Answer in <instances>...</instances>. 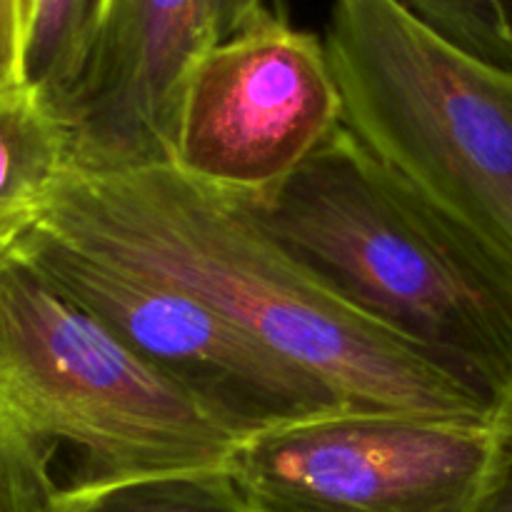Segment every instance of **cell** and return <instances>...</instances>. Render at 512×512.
I'll list each match as a JSON object with an SVG mask.
<instances>
[{
    "instance_id": "cell-2",
    "label": "cell",
    "mask_w": 512,
    "mask_h": 512,
    "mask_svg": "<svg viewBox=\"0 0 512 512\" xmlns=\"http://www.w3.org/2000/svg\"><path fill=\"white\" fill-rule=\"evenodd\" d=\"M238 198L330 293L500 410L512 393V273L358 135L340 125L288 180Z\"/></svg>"
},
{
    "instance_id": "cell-13",
    "label": "cell",
    "mask_w": 512,
    "mask_h": 512,
    "mask_svg": "<svg viewBox=\"0 0 512 512\" xmlns=\"http://www.w3.org/2000/svg\"><path fill=\"white\" fill-rule=\"evenodd\" d=\"M473 512H512V393L493 420V453Z\"/></svg>"
},
{
    "instance_id": "cell-6",
    "label": "cell",
    "mask_w": 512,
    "mask_h": 512,
    "mask_svg": "<svg viewBox=\"0 0 512 512\" xmlns=\"http://www.w3.org/2000/svg\"><path fill=\"white\" fill-rule=\"evenodd\" d=\"M493 423L345 413L235 445L228 473L253 512H473Z\"/></svg>"
},
{
    "instance_id": "cell-7",
    "label": "cell",
    "mask_w": 512,
    "mask_h": 512,
    "mask_svg": "<svg viewBox=\"0 0 512 512\" xmlns=\"http://www.w3.org/2000/svg\"><path fill=\"white\" fill-rule=\"evenodd\" d=\"M340 125L343 98L325 40L263 5L195 68L173 168L228 193L260 195L288 180Z\"/></svg>"
},
{
    "instance_id": "cell-14",
    "label": "cell",
    "mask_w": 512,
    "mask_h": 512,
    "mask_svg": "<svg viewBox=\"0 0 512 512\" xmlns=\"http://www.w3.org/2000/svg\"><path fill=\"white\" fill-rule=\"evenodd\" d=\"M35 0H0V88L23 83Z\"/></svg>"
},
{
    "instance_id": "cell-3",
    "label": "cell",
    "mask_w": 512,
    "mask_h": 512,
    "mask_svg": "<svg viewBox=\"0 0 512 512\" xmlns=\"http://www.w3.org/2000/svg\"><path fill=\"white\" fill-rule=\"evenodd\" d=\"M0 423L53 475L58 495L228 470L238 445L8 248L0 250Z\"/></svg>"
},
{
    "instance_id": "cell-9",
    "label": "cell",
    "mask_w": 512,
    "mask_h": 512,
    "mask_svg": "<svg viewBox=\"0 0 512 512\" xmlns=\"http://www.w3.org/2000/svg\"><path fill=\"white\" fill-rule=\"evenodd\" d=\"M68 168L58 113L30 85L0 88V250L35 223Z\"/></svg>"
},
{
    "instance_id": "cell-8",
    "label": "cell",
    "mask_w": 512,
    "mask_h": 512,
    "mask_svg": "<svg viewBox=\"0 0 512 512\" xmlns=\"http://www.w3.org/2000/svg\"><path fill=\"white\" fill-rule=\"evenodd\" d=\"M218 40V0H100L83 70L55 110L70 165H173L185 88Z\"/></svg>"
},
{
    "instance_id": "cell-12",
    "label": "cell",
    "mask_w": 512,
    "mask_h": 512,
    "mask_svg": "<svg viewBox=\"0 0 512 512\" xmlns=\"http://www.w3.org/2000/svg\"><path fill=\"white\" fill-rule=\"evenodd\" d=\"M480 63L512 75V0H398Z\"/></svg>"
},
{
    "instance_id": "cell-15",
    "label": "cell",
    "mask_w": 512,
    "mask_h": 512,
    "mask_svg": "<svg viewBox=\"0 0 512 512\" xmlns=\"http://www.w3.org/2000/svg\"><path fill=\"white\" fill-rule=\"evenodd\" d=\"M265 0H218V38H228L240 28Z\"/></svg>"
},
{
    "instance_id": "cell-16",
    "label": "cell",
    "mask_w": 512,
    "mask_h": 512,
    "mask_svg": "<svg viewBox=\"0 0 512 512\" xmlns=\"http://www.w3.org/2000/svg\"><path fill=\"white\" fill-rule=\"evenodd\" d=\"M0 512H48L43 500L33 498L0 470Z\"/></svg>"
},
{
    "instance_id": "cell-1",
    "label": "cell",
    "mask_w": 512,
    "mask_h": 512,
    "mask_svg": "<svg viewBox=\"0 0 512 512\" xmlns=\"http://www.w3.org/2000/svg\"><path fill=\"white\" fill-rule=\"evenodd\" d=\"M35 228L73 248L188 290L355 413L493 423L498 410L330 293L238 195L173 165L90 173L70 165Z\"/></svg>"
},
{
    "instance_id": "cell-5",
    "label": "cell",
    "mask_w": 512,
    "mask_h": 512,
    "mask_svg": "<svg viewBox=\"0 0 512 512\" xmlns=\"http://www.w3.org/2000/svg\"><path fill=\"white\" fill-rule=\"evenodd\" d=\"M8 250L90 310L238 443L350 410L323 380L275 355L188 290L73 248L35 225Z\"/></svg>"
},
{
    "instance_id": "cell-4",
    "label": "cell",
    "mask_w": 512,
    "mask_h": 512,
    "mask_svg": "<svg viewBox=\"0 0 512 512\" xmlns=\"http://www.w3.org/2000/svg\"><path fill=\"white\" fill-rule=\"evenodd\" d=\"M343 125L512 273V75L398 0H330Z\"/></svg>"
},
{
    "instance_id": "cell-11",
    "label": "cell",
    "mask_w": 512,
    "mask_h": 512,
    "mask_svg": "<svg viewBox=\"0 0 512 512\" xmlns=\"http://www.w3.org/2000/svg\"><path fill=\"white\" fill-rule=\"evenodd\" d=\"M100 0H35L23 83L53 110L73 90L93 35Z\"/></svg>"
},
{
    "instance_id": "cell-10",
    "label": "cell",
    "mask_w": 512,
    "mask_h": 512,
    "mask_svg": "<svg viewBox=\"0 0 512 512\" xmlns=\"http://www.w3.org/2000/svg\"><path fill=\"white\" fill-rule=\"evenodd\" d=\"M48 512H253L228 470L173 473L88 493H60Z\"/></svg>"
}]
</instances>
